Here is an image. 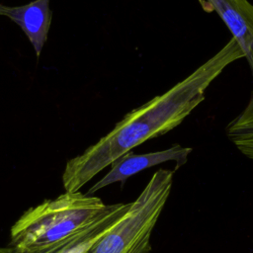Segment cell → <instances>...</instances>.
I'll use <instances>...</instances> for the list:
<instances>
[{"label": "cell", "instance_id": "6da1fadb", "mask_svg": "<svg viewBox=\"0 0 253 253\" xmlns=\"http://www.w3.org/2000/svg\"><path fill=\"white\" fill-rule=\"evenodd\" d=\"M243 57L241 48L231 38L217 52L168 91L128 112L107 135L66 162L61 177L65 192L79 191L133 147L179 126L205 100L207 89L221 72Z\"/></svg>", "mask_w": 253, "mask_h": 253}, {"label": "cell", "instance_id": "7a4b0ae2", "mask_svg": "<svg viewBox=\"0 0 253 253\" xmlns=\"http://www.w3.org/2000/svg\"><path fill=\"white\" fill-rule=\"evenodd\" d=\"M95 196L64 194L32 207L12 225L10 246L24 252H40L77 238L106 211Z\"/></svg>", "mask_w": 253, "mask_h": 253}, {"label": "cell", "instance_id": "3957f363", "mask_svg": "<svg viewBox=\"0 0 253 253\" xmlns=\"http://www.w3.org/2000/svg\"><path fill=\"white\" fill-rule=\"evenodd\" d=\"M175 170L158 169L126 213L89 253H150V238L173 186Z\"/></svg>", "mask_w": 253, "mask_h": 253}, {"label": "cell", "instance_id": "277c9868", "mask_svg": "<svg viewBox=\"0 0 253 253\" xmlns=\"http://www.w3.org/2000/svg\"><path fill=\"white\" fill-rule=\"evenodd\" d=\"M191 152V147L182 146L178 143L173 144L169 148L163 150L143 154H135L129 151L114 161L111 164L110 171L101 180L96 182L86 194L93 195L102 188L111 184L117 182L124 183L130 176L164 162H175L174 170L176 171L186 164Z\"/></svg>", "mask_w": 253, "mask_h": 253}, {"label": "cell", "instance_id": "5b68a950", "mask_svg": "<svg viewBox=\"0 0 253 253\" xmlns=\"http://www.w3.org/2000/svg\"><path fill=\"white\" fill-rule=\"evenodd\" d=\"M206 12H215L241 48L253 81V4L248 0H198Z\"/></svg>", "mask_w": 253, "mask_h": 253}, {"label": "cell", "instance_id": "8992f818", "mask_svg": "<svg viewBox=\"0 0 253 253\" xmlns=\"http://www.w3.org/2000/svg\"><path fill=\"white\" fill-rule=\"evenodd\" d=\"M49 3L50 0H34L20 6L0 4V16L8 17L23 30L37 57H40L51 24Z\"/></svg>", "mask_w": 253, "mask_h": 253}, {"label": "cell", "instance_id": "52a82bcc", "mask_svg": "<svg viewBox=\"0 0 253 253\" xmlns=\"http://www.w3.org/2000/svg\"><path fill=\"white\" fill-rule=\"evenodd\" d=\"M130 203L108 205L101 216L75 240L61 248L57 253H89L95 244L126 213Z\"/></svg>", "mask_w": 253, "mask_h": 253}, {"label": "cell", "instance_id": "ba28073f", "mask_svg": "<svg viewBox=\"0 0 253 253\" xmlns=\"http://www.w3.org/2000/svg\"><path fill=\"white\" fill-rule=\"evenodd\" d=\"M225 133L244 156L253 160V91L242 112L226 126Z\"/></svg>", "mask_w": 253, "mask_h": 253}, {"label": "cell", "instance_id": "9c48e42d", "mask_svg": "<svg viewBox=\"0 0 253 253\" xmlns=\"http://www.w3.org/2000/svg\"><path fill=\"white\" fill-rule=\"evenodd\" d=\"M82 233H83V232H82ZM75 239H76V238H75ZM75 239H73V240H75ZM73 240H71V241H69V242H66V243L59 244V245H57V246H54V247H52V248H49V249H46V250H43V251H40V252H24V251H19V250L14 249L12 253H57L61 248H63V247L66 246L68 243L72 242Z\"/></svg>", "mask_w": 253, "mask_h": 253}, {"label": "cell", "instance_id": "30bf717a", "mask_svg": "<svg viewBox=\"0 0 253 253\" xmlns=\"http://www.w3.org/2000/svg\"><path fill=\"white\" fill-rule=\"evenodd\" d=\"M14 248L12 246H0V253H12Z\"/></svg>", "mask_w": 253, "mask_h": 253}]
</instances>
